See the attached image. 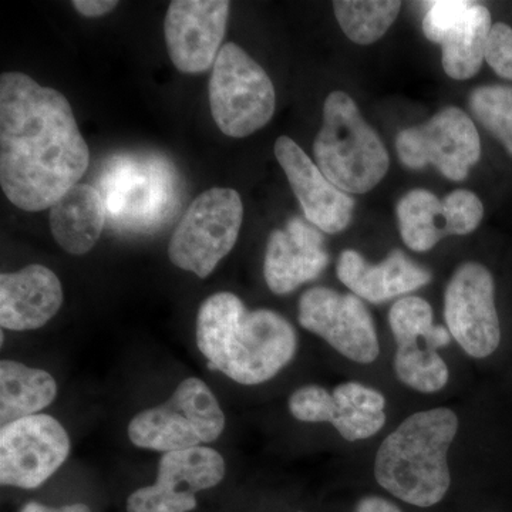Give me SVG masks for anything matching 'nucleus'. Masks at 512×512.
<instances>
[{"instance_id":"9","label":"nucleus","mask_w":512,"mask_h":512,"mask_svg":"<svg viewBox=\"0 0 512 512\" xmlns=\"http://www.w3.org/2000/svg\"><path fill=\"white\" fill-rule=\"evenodd\" d=\"M298 322L350 362L366 366L379 359L375 320L365 302L353 293L325 286L308 289L299 299Z\"/></svg>"},{"instance_id":"1","label":"nucleus","mask_w":512,"mask_h":512,"mask_svg":"<svg viewBox=\"0 0 512 512\" xmlns=\"http://www.w3.org/2000/svg\"><path fill=\"white\" fill-rule=\"evenodd\" d=\"M90 163L72 106L62 93L23 73L0 79V184L23 211L52 207Z\"/></svg>"},{"instance_id":"28","label":"nucleus","mask_w":512,"mask_h":512,"mask_svg":"<svg viewBox=\"0 0 512 512\" xmlns=\"http://www.w3.org/2000/svg\"><path fill=\"white\" fill-rule=\"evenodd\" d=\"M335 394L336 399L340 402L349 404V406L355 407L360 412L370 414H384L386 413V397L375 389V387L367 386L365 383L360 382H343L338 384L335 389L332 390Z\"/></svg>"},{"instance_id":"8","label":"nucleus","mask_w":512,"mask_h":512,"mask_svg":"<svg viewBox=\"0 0 512 512\" xmlns=\"http://www.w3.org/2000/svg\"><path fill=\"white\" fill-rule=\"evenodd\" d=\"M444 322L451 338L471 359L493 356L501 343L490 269L478 262L458 266L444 291Z\"/></svg>"},{"instance_id":"7","label":"nucleus","mask_w":512,"mask_h":512,"mask_svg":"<svg viewBox=\"0 0 512 512\" xmlns=\"http://www.w3.org/2000/svg\"><path fill=\"white\" fill-rule=\"evenodd\" d=\"M244 220L241 197L231 188H211L194 200L175 229L168 256L177 268L208 278L237 244Z\"/></svg>"},{"instance_id":"17","label":"nucleus","mask_w":512,"mask_h":512,"mask_svg":"<svg viewBox=\"0 0 512 512\" xmlns=\"http://www.w3.org/2000/svg\"><path fill=\"white\" fill-rule=\"evenodd\" d=\"M336 275L350 293L375 305L409 296L433 278L402 249H393L380 264H369L355 249H346L339 256Z\"/></svg>"},{"instance_id":"26","label":"nucleus","mask_w":512,"mask_h":512,"mask_svg":"<svg viewBox=\"0 0 512 512\" xmlns=\"http://www.w3.org/2000/svg\"><path fill=\"white\" fill-rule=\"evenodd\" d=\"M389 328L396 345L424 340L429 348L440 352L453 340L446 325L434 323L430 302L416 295L404 296L393 303Z\"/></svg>"},{"instance_id":"20","label":"nucleus","mask_w":512,"mask_h":512,"mask_svg":"<svg viewBox=\"0 0 512 512\" xmlns=\"http://www.w3.org/2000/svg\"><path fill=\"white\" fill-rule=\"evenodd\" d=\"M106 214V204L96 188L74 185L50 207L53 238L67 254H87L100 239Z\"/></svg>"},{"instance_id":"15","label":"nucleus","mask_w":512,"mask_h":512,"mask_svg":"<svg viewBox=\"0 0 512 512\" xmlns=\"http://www.w3.org/2000/svg\"><path fill=\"white\" fill-rule=\"evenodd\" d=\"M275 157L301 204L306 221L326 234L345 231L352 221L355 200L330 183L292 138L282 136L276 140Z\"/></svg>"},{"instance_id":"3","label":"nucleus","mask_w":512,"mask_h":512,"mask_svg":"<svg viewBox=\"0 0 512 512\" xmlns=\"http://www.w3.org/2000/svg\"><path fill=\"white\" fill-rule=\"evenodd\" d=\"M458 430L460 417L450 407L410 414L377 448L373 464L377 484L413 507L441 503L451 487L448 454Z\"/></svg>"},{"instance_id":"12","label":"nucleus","mask_w":512,"mask_h":512,"mask_svg":"<svg viewBox=\"0 0 512 512\" xmlns=\"http://www.w3.org/2000/svg\"><path fill=\"white\" fill-rule=\"evenodd\" d=\"M225 477V460L214 448L200 446L163 454L153 485L138 488L127 512H190L195 494L217 487Z\"/></svg>"},{"instance_id":"30","label":"nucleus","mask_w":512,"mask_h":512,"mask_svg":"<svg viewBox=\"0 0 512 512\" xmlns=\"http://www.w3.org/2000/svg\"><path fill=\"white\" fill-rule=\"evenodd\" d=\"M74 9L86 18H100L119 6L116 0H76Z\"/></svg>"},{"instance_id":"31","label":"nucleus","mask_w":512,"mask_h":512,"mask_svg":"<svg viewBox=\"0 0 512 512\" xmlns=\"http://www.w3.org/2000/svg\"><path fill=\"white\" fill-rule=\"evenodd\" d=\"M355 512H403L399 505L379 495H366L357 501Z\"/></svg>"},{"instance_id":"16","label":"nucleus","mask_w":512,"mask_h":512,"mask_svg":"<svg viewBox=\"0 0 512 512\" xmlns=\"http://www.w3.org/2000/svg\"><path fill=\"white\" fill-rule=\"evenodd\" d=\"M311 222L293 217L285 229L271 232L266 245L264 276L275 295H288L315 281L329 265L323 235Z\"/></svg>"},{"instance_id":"10","label":"nucleus","mask_w":512,"mask_h":512,"mask_svg":"<svg viewBox=\"0 0 512 512\" xmlns=\"http://www.w3.org/2000/svg\"><path fill=\"white\" fill-rule=\"evenodd\" d=\"M396 150L412 170L434 165L448 180L463 181L480 160L481 140L466 111L446 107L426 123L400 131Z\"/></svg>"},{"instance_id":"32","label":"nucleus","mask_w":512,"mask_h":512,"mask_svg":"<svg viewBox=\"0 0 512 512\" xmlns=\"http://www.w3.org/2000/svg\"><path fill=\"white\" fill-rule=\"evenodd\" d=\"M20 512H92L90 508L87 507L86 504H72L66 505V507L60 508H52L46 507V505L36 503V501H32V503H28L25 507L20 510Z\"/></svg>"},{"instance_id":"23","label":"nucleus","mask_w":512,"mask_h":512,"mask_svg":"<svg viewBox=\"0 0 512 512\" xmlns=\"http://www.w3.org/2000/svg\"><path fill=\"white\" fill-rule=\"evenodd\" d=\"M55 377L42 369L15 362H0V421L2 426L12 421L40 414L55 402Z\"/></svg>"},{"instance_id":"19","label":"nucleus","mask_w":512,"mask_h":512,"mask_svg":"<svg viewBox=\"0 0 512 512\" xmlns=\"http://www.w3.org/2000/svg\"><path fill=\"white\" fill-rule=\"evenodd\" d=\"M289 413L302 423H328L350 443L372 439L386 426V413L360 412L320 384H306L289 396Z\"/></svg>"},{"instance_id":"25","label":"nucleus","mask_w":512,"mask_h":512,"mask_svg":"<svg viewBox=\"0 0 512 512\" xmlns=\"http://www.w3.org/2000/svg\"><path fill=\"white\" fill-rule=\"evenodd\" d=\"M343 33L356 45H372L386 35L402 9L397 0H338L333 2Z\"/></svg>"},{"instance_id":"11","label":"nucleus","mask_w":512,"mask_h":512,"mask_svg":"<svg viewBox=\"0 0 512 512\" xmlns=\"http://www.w3.org/2000/svg\"><path fill=\"white\" fill-rule=\"evenodd\" d=\"M70 437L59 420L35 414L0 429V483L35 490L63 466Z\"/></svg>"},{"instance_id":"18","label":"nucleus","mask_w":512,"mask_h":512,"mask_svg":"<svg viewBox=\"0 0 512 512\" xmlns=\"http://www.w3.org/2000/svg\"><path fill=\"white\" fill-rule=\"evenodd\" d=\"M63 305V288L52 269L29 265L0 276V325L12 332L43 328Z\"/></svg>"},{"instance_id":"29","label":"nucleus","mask_w":512,"mask_h":512,"mask_svg":"<svg viewBox=\"0 0 512 512\" xmlns=\"http://www.w3.org/2000/svg\"><path fill=\"white\" fill-rule=\"evenodd\" d=\"M485 60L498 76L512 82V28L503 22L493 25L488 37Z\"/></svg>"},{"instance_id":"27","label":"nucleus","mask_w":512,"mask_h":512,"mask_svg":"<svg viewBox=\"0 0 512 512\" xmlns=\"http://www.w3.org/2000/svg\"><path fill=\"white\" fill-rule=\"evenodd\" d=\"M470 109L478 123L512 156V87L503 84L477 87L470 96Z\"/></svg>"},{"instance_id":"6","label":"nucleus","mask_w":512,"mask_h":512,"mask_svg":"<svg viewBox=\"0 0 512 512\" xmlns=\"http://www.w3.org/2000/svg\"><path fill=\"white\" fill-rule=\"evenodd\" d=\"M210 106L225 136H251L274 117V83L242 47L225 43L212 66Z\"/></svg>"},{"instance_id":"4","label":"nucleus","mask_w":512,"mask_h":512,"mask_svg":"<svg viewBox=\"0 0 512 512\" xmlns=\"http://www.w3.org/2000/svg\"><path fill=\"white\" fill-rule=\"evenodd\" d=\"M316 165L346 194H366L386 177V146L345 92H333L323 104V126L313 143Z\"/></svg>"},{"instance_id":"5","label":"nucleus","mask_w":512,"mask_h":512,"mask_svg":"<svg viewBox=\"0 0 512 512\" xmlns=\"http://www.w3.org/2000/svg\"><path fill=\"white\" fill-rule=\"evenodd\" d=\"M225 414L204 380L188 377L160 406L136 414L128 424V439L144 450H187L220 439Z\"/></svg>"},{"instance_id":"24","label":"nucleus","mask_w":512,"mask_h":512,"mask_svg":"<svg viewBox=\"0 0 512 512\" xmlns=\"http://www.w3.org/2000/svg\"><path fill=\"white\" fill-rule=\"evenodd\" d=\"M393 372L403 386L413 392H443L450 382V367L439 350L429 348L424 340L396 345Z\"/></svg>"},{"instance_id":"14","label":"nucleus","mask_w":512,"mask_h":512,"mask_svg":"<svg viewBox=\"0 0 512 512\" xmlns=\"http://www.w3.org/2000/svg\"><path fill=\"white\" fill-rule=\"evenodd\" d=\"M227 0H174L164 20L168 55L180 72L210 69L221 50L227 28Z\"/></svg>"},{"instance_id":"2","label":"nucleus","mask_w":512,"mask_h":512,"mask_svg":"<svg viewBox=\"0 0 512 512\" xmlns=\"http://www.w3.org/2000/svg\"><path fill=\"white\" fill-rule=\"evenodd\" d=\"M197 346L211 370L235 383L256 386L291 365L298 335L281 313L248 311L234 293L218 292L198 311Z\"/></svg>"},{"instance_id":"13","label":"nucleus","mask_w":512,"mask_h":512,"mask_svg":"<svg viewBox=\"0 0 512 512\" xmlns=\"http://www.w3.org/2000/svg\"><path fill=\"white\" fill-rule=\"evenodd\" d=\"M491 29L490 10L468 0L430 2L423 19L424 35L441 46L444 72L454 80L480 72Z\"/></svg>"},{"instance_id":"22","label":"nucleus","mask_w":512,"mask_h":512,"mask_svg":"<svg viewBox=\"0 0 512 512\" xmlns=\"http://www.w3.org/2000/svg\"><path fill=\"white\" fill-rule=\"evenodd\" d=\"M400 235L406 247L427 252L441 239L460 235V227L448 197L440 200L433 192L416 188L407 192L397 204Z\"/></svg>"},{"instance_id":"33","label":"nucleus","mask_w":512,"mask_h":512,"mask_svg":"<svg viewBox=\"0 0 512 512\" xmlns=\"http://www.w3.org/2000/svg\"><path fill=\"white\" fill-rule=\"evenodd\" d=\"M299 512H303V511H299Z\"/></svg>"},{"instance_id":"21","label":"nucleus","mask_w":512,"mask_h":512,"mask_svg":"<svg viewBox=\"0 0 512 512\" xmlns=\"http://www.w3.org/2000/svg\"><path fill=\"white\" fill-rule=\"evenodd\" d=\"M165 178L160 170L119 161L104 180L106 210L127 220L153 217L165 204Z\"/></svg>"}]
</instances>
